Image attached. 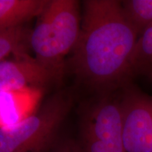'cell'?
Segmentation results:
<instances>
[{
    "label": "cell",
    "instance_id": "obj_1",
    "mask_svg": "<svg viewBox=\"0 0 152 152\" xmlns=\"http://www.w3.org/2000/svg\"><path fill=\"white\" fill-rule=\"evenodd\" d=\"M138 36L121 1H84L80 32L72 51L73 71L99 90L122 84L130 77V58Z\"/></svg>",
    "mask_w": 152,
    "mask_h": 152
},
{
    "label": "cell",
    "instance_id": "obj_2",
    "mask_svg": "<svg viewBox=\"0 0 152 152\" xmlns=\"http://www.w3.org/2000/svg\"><path fill=\"white\" fill-rule=\"evenodd\" d=\"M81 17L75 0H47L30 34L29 45L36 59L60 72L63 59L78 39Z\"/></svg>",
    "mask_w": 152,
    "mask_h": 152
},
{
    "label": "cell",
    "instance_id": "obj_3",
    "mask_svg": "<svg viewBox=\"0 0 152 152\" xmlns=\"http://www.w3.org/2000/svg\"><path fill=\"white\" fill-rule=\"evenodd\" d=\"M70 100L57 93L35 113L0 128V152H42L54 142L69 111Z\"/></svg>",
    "mask_w": 152,
    "mask_h": 152
},
{
    "label": "cell",
    "instance_id": "obj_4",
    "mask_svg": "<svg viewBox=\"0 0 152 152\" xmlns=\"http://www.w3.org/2000/svg\"><path fill=\"white\" fill-rule=\"evenodd\" d=\"M86 152H126L120 101L103 99L90 109L83 125Z\"/></svg>",
    "mask_w": 152,
    "mask_h": 152
},
{
    "label": "cell",
    "instance_id": "obj_5",
    "mask_svg": "<svg viewBox=\"0 0 152 152\" xmlns=\"http://www.w3.org/2000/svg\"><path fill=\"white\" fill-rule=\"evenodd\" d=\"M126 152H152V100L131 90L120 100Z\"/></svg>",
    "mask_w": 152,
    "mask_h": 152
},
{
    "label": "cell",
    "instance_id": "obj_6",
    "mask_svg": "<svg viewBox=\"0 0 152 152\" xmlns=\"http://www.w3.org/2000/svg\"><path fill=\"white\" fill-rule=\"evenodd\" d=\"M15 57L14 60L0 61V92H16L28 87L45 86L59 73L26 53Z\"/></svg>",
    "mask_w": 152,
    "mask_h": 152
},
{
    "label": "cell",
    "instance_id": "obj_7",
    "mask_svg": "<svg viewBox=\"0 0 152 152\" xmlns=\"http://www.w3.org/2000/svg\"><path fill=\"white\" fill-rule=\"evenodd\" d=\"M47 0H0V30L23 26L38 16Z\"/></svg>",
    "mask_w": 152,
    "mask_h": 152
},
{
    "label": "cell",
    "instance_id": "obj_8",
    "mask_svg": "<svg viewBox=\"0 0 152 152\" xmlns=\"http://www.w3.org/2000/svg\"><path fill=\"white\" fill-rule=\"evenodd\" d=\"M152 71V25L138 36L130 61V74Z\"/></svg>",
    "mask_w": 152,
    "mask_h": 152
},
{
    "label": "cell",
    "instance_id": "obj_9",
    "mask_svg": "<svg viewBox=\"0 0 152 152\" xmlns=\"http://www.w3.org/2000/svg\"><path fill=\"white\" fill-rule=\"evenodd\" d=\"M125 18L140 35L152 25V0L121 1Z\"/></svg>",
    "mask_w": 152,
    "mask_h": 152
},
{
    "label": "cell",
    "instance_id": "obj_10",
    "mask_svg": "<svg viewBox=\"0 0 152 152\" xmlns=\"http://www.w3.org/2000/svg\"><path fill=\"white\" fill-rule=\"evenodd\" d=\"M30 34L23 26L0 30V61L11 54L15 56L25 54L26 45H29Z\"/></svg>",
    "mask_w": 152,
    "mask_h": 152
},
{
    "label": "cell",
    "instance_id": "obj_11",
    "mask_svg": "<svg viewBox=\"0 0 152 152\" xmlns=\"http://www.w3.org/2000/svg\"><path fill=\"white\" fill-rule=\"evenodd\" d=\"M24 118L15 92H0V128L16 124Z\"/></svg>",
    "mask_w": 152,
    "mask_h": 152
},
{
    "label": "cell",
    "instance_id": "obj_12",
    "mask_svg": "<svg viewBox=\"0 0 152 152\" xmlns=\"http://www.w3.org/2000/svg\"><path fill=\"white\" fill-rule=\"evenodd\" d=\"M52 152H80V150L73 142L66 141L57 146Z\"/></svg>",
    "mask_w": 152,
    "mask_h": 152
}]
</instances>
